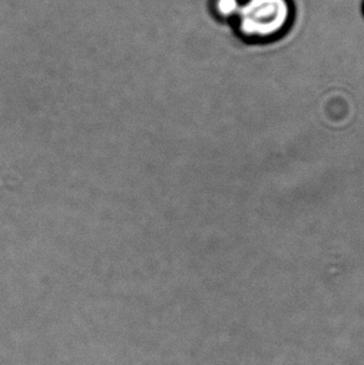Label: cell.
I'll list each match as a JSON object with an SVG mask.
<instances>
[{
  "label": "cell",
  "mask_w": 364,
  "mask_h": 365,
  "mask_svg": "<svg viewBox=\"0 0 364 365\" xmlns=\"http://www.w3.org/2000/svg\"><path fill=\"white\" fill-rule=\"evenodd\" d=\"M292 0H242L236 19L237 35L250 43H271L290 29L295 20Z\"/></svg>",
  "instance_id": "cell-1"
},
{
  "label": "cell",
  "mask_w": 364,
  "mask_h": 365,
  "mask_svg": "<svg viewBox=\"0 0 364 365\" xmlns=\"http://www.w3.org/2000/svg\"><path fill=\"white\" fill-rule=\"evenodd\" d=\"M242 0H212V13L221 21L232 23L241 8Z\"/></svg>",
  "instance_id": "cell-2"
},
{
  "label": "cell",
  "mask_w": 364,
  "mask_h": 365,
  "mask_svg": "<svg viewBox=\"0 0 364 365\" xmlns=\"http://www.w3.org/2000/svg\"><path fill=\"white\" fill-rule=\"evenodd\" d=\"M363 13H364V3H363Z\"/></svg>",
  "instance_id": "cell-3"
}]
</instances>
